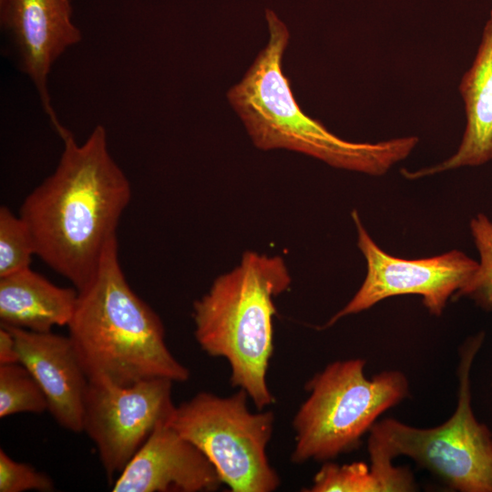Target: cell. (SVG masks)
I'll return each mask as SVG.
<instances>
[{
	"label": "cell",
	"mask_w": 492,
	"mask_h": 492,
	"mask_svg": "<svg viewBox=\"0 0 492 492\" xmlns=\"http://www.w3.org/2000/svg\"><path fill=\"white\" fill-rule=\"evenodd\" d=\"M55 171L25 199L20 216L38 256L77 292L94 278L104 250L116 236L130 183L112 158L102 125L78 144L67 129Z\"/></svg>",
	"instance_id": "1"
},
{
	"label": "cell",
	"mask_w": 492,
	"mask_h": 492,
	"mask_svg": "<svg viewBox=\"0 0 492 492\" xmlns=\"http://www.w3.org/2000/svg\"><path fill=\"white\" fill-rule=\"evenodd\" d=\"M67 328L88 381L129 385L190 378V370L167 346L161 320L126 280L117 237L104 250L92 281L78 292Z\"/></svg>",
	"instance_id": "2"
},
{
	"label": "cell",
	"mask_w": 492,
	"mask_h": 492,
	"mask_svg": "<svg viewBox=\"0 0 492 492\" xmlns=\"http://www.w3.org/2000/svg\"><path fill=\"white\" fill-rule=\"evenodd\" d=\"M269 40L242 79L227 97L242 120L253 144L261 149H285L318 159L328 165L373 176L385 174L405 159L418 144L415 136L379 142H353L332 133L298 105L282 71L290 33L266 9Z\"/></svg>",
	"instance_id": "3"
},
{
	"label": "cell",
	"mask_w": 492,
	"mask_h": 492,
	"mask_svg": "<svg viewBox=\"0 0 492 492\" xmlns=\"http://www.w3.org/2000/svg\"><path fill=\"white\" fill-rule=\"evenodd\" d=\"M292 279L283 259L255 251L213 282L193 303L197 343L207 354L225 358L230 382L262 410L275 402L267 383L273 352V298Z\"/></svg>",
	"instance_id": "4"
},
{
	"label": "cell",
	"mask_w": 492,
	"mask_h": 492,
	"mask_svg": "<svg viewBox=\"0 0 492 492\" xmlns=\"http://www.w3.org/2000/svg\"><path fill=\"white\" fill-rule=\"evenodd\" d=\"M364 367L361 358L335 361L308 381L309 395L292 420L293 463L326 462L355 450L379 415L408 395L402 372L367 378Z\"/></svg>",
	"instance_id": "5"
},
{
	"label": "cell",
	"mask_w": 492,
	"mask_h": 492,
	"mask_svg": "<svg viewBox=\"0 0 492 492\" xmlns=\"http://www.w3.org/2000/svg\"><path fill=\"white\" fill-rule=\"evenodd\" d=\"M482 333L460 348L457 405L445 423L418 428L394 418L376 422L368 443L393 459L406 456L460 492H492V435L471 407L470 370L483 343Z\"/></svg>",
	"instance_id": "6"
},
{
	"label": "cell",
	"mask_w": 492,
	"mask_h": 492,
	"mask_svg": "<svg viewBox=\"0 0 492 492\" xmlns=\"http://www.w3.org/2000/svg\"><path fill=\"white\" fill-rule=\"evenodd\" d=\"M248 399L242 389L226 397L200 392L175 406L168 422L207 456L231 491L272 492L281 484L267 456L275 416L251 412Z\"/></svg>",
	"instance_id": "7"
},
{
	"label": "cell",
	"mask_w": 492,
	"mask_h": 492,
	"mask_svg": "<svg viewBox=\"0 0 492 492\" xmlns=\"http://www.w3.org/2000/svg\"><path fill=\"white\" fill-rule=\"evenodd\" d=\"M173 383L165 378L129 385L88 381L82 432L94 443L110 480L122 472L155 426L169 419L176 406Z\"/></svg>",
	"instance_id": "8"
},
{
	"label": "cell",
	"mask_w": 492,
	"mask_h": 492,
	"mask_svg": "<svg viewBox=\"0 0 492 492\" xmlns=\"http://www.w3.org/2000/svg\"><path fill=\"white\" fill-rule=\"evenodd\" d=\"M357 231V246L367 266L366 276L353 298L326 323L359 313L389 297L416 294L434 315H441L447 301L466 283L478 261L463 251H451L422 259H403L383 251L363 225L357 210L352 211Z\"/></svg>",
	"instance_id": "9"
},
{
	"label": "cell",
	"mask_w": 492,
	"mask_h": 492,
	"mask_svg": "<svg viewBox=\"0 0 492 492\" xmlns=\"http://www.w3.org/2000/svg\"><path fill=\"white\" fill-rule=\"evenodd\" d=\"M0 20L11 31L21 68L36 87L43 109L58 134L65 128L51 104L48 76L56 59L82 38L72 22L70 1L10 0Z\"/></svg>",
	"instance_id": "10"
},
{
	"label": "cell",
	"mask_w": 492,
	"mask_h": 492,
	"mask_svg": "<svg viewBox=\"0 0 492 492\" xmlns=\"http://www.w3.org/2000/svg\"><path fill=\"white\" fill-rule=\"evenodd\" d=\"M222 481L207 456L159 422L118 475L114 492H211Z\"/></svg>",
	"instance_id": "11"
},
{
	"label": "cell",
	"mask_w": 492,
	"mask_h": 492,
	"mask_svg": "<svg viewBox=\"0 0 492 492\" xmlns=\"http://www.w3.org/2000/svg\"><path fill=\"white\" fill-rule=\"evenodd\" d=\"M5 327L15 339L19 362L33 375L45 395L47 411L63 428L81 433L88 378L69 337L51 331L34 332Z\"/></svg>",
	"instance_id": "12"
},
{
	"label": "cell",
	"mask_w": 492,
	"mask_h": 492,
	"mask_svg": "<svg viewBox=\"0 0 492 492\" xmlns=\"http://www.w3.org/2000/svg\"><path fill=\"white\" fill-rule=\"evenodd\" d=\"M459 92L464 101L466 127L456 151L446 160L415 171L402 169L417 179L462 167H477L492 160V9L471 67L463 75Z\"/></svg>",
	"instance_id": "13"
},
{
	"label": "cell",
	"mask_w": 492,
	"mask_h": 492,
	"mask_svg": "<svg viewBox=\"0 0 492 492\" xmlns=\"http://www.w3.org/2000/svg\"><path fill=\"white\" fill-rule=\"evenodd\" d=\"M77 296L75 287H59L31 268L1 277V325L34 332L67 326Z\"/></svg>",
	"instance_id": "14"
},
{
	"label": "cell",
	"mask_w": 492,
	"mask_h": 492,
	"mask_svg": "<svg viewBox=\"0 0 492 492\" xmlns=\"http://www.w3.org/2000/svg\"><path fill=\"white\" fill-rule=\"evenodd\" d=\"M370 465L364 462L337 465L330 461L315 474L309 492H409L416 490L407 467L393 465V458L368 443Z\"/></svg>",
	"instance_id": "15"
},
{
	"label": "cell",
	"mask_w": 492,
	"mask_h": 492,
	"mask_svg": "<svg viewBox=\"0 0 492 492\" xmlns=\"http://www.w3.org/2000/svg\"><path fill=\"white\" fill-rule=\"evenodd\" d=\"M46 410V396L29 371L21 363L0 364V417Z\"/></svg>",
	"instance_id": "16"
},
{
	"label": "cell",
	"mask_w": 492,
	"mask_h": 492,
	"mask_svg": "<svg viewBox=\"0 0 492 492\" xmlns=\"http://www.w3.org/2000/svg\"><path fill=\"white\" fill-rule=\"evenodd\" d=\"M470 231L479 253L477 270L454 298L466 297L492 311V220L478 213L470 220Z\"/></svg>",
	"instance_id": "17"
},
{
	"label": "cell",
	"mask_w": 492,
	"mask_h": 492,
	"mask_svg": "<svg viewBox=\"0 0 492 492\" xmlns=\"http://www.w3.org/2000/svg\"><path fill=\"white\" fill-rule=\"evenodd\" d=\"M36 255L32 233L22 217L0 208V278L30 268Z\"/></svg>",
	"instance_id": "18"
},
{
	"label": "cell",
	"mask_w": 492,
	"mask_h": 492,
	"mask_svg": "<svg viewBox=\"0 0 492 492\" xmlns=\"http://www.w3.org/2000/svg\"><path fill=\"white\" fill-rule=\"evenodd\" d=\"M54 489V482L46 474L28 464L15 461L0 450V492H49Z\"/></svg>",
	"instance_id": "19"
},
{
	"label": "cell",
	"mask_w": 492,
	"mask_h": 492,
	"mask_svg": "<svg viewBox=\"0 0 492 492\" xmlns=\"http://www.w3.org/2000/svg\"><path fill=\"white\" fill-rule=\"evenodd\" d=\"M19 362V354L15 339L11 331L1 325L0 327V364H16Z\"/></svg>",
	"instance_id": "20"
},
{
	"label": "cell",
	"mask_w": 492,
	"mask_h": 492,
	"mask_svg": "<svg viewBox=\"0 0 492 492\" xmlns=\"http://www.w3.org/2000/svg\"><path fill=\"white\" fill-rule=\"evenodd\" d=\"M10 0H0V15L3 14L9 5Z\"/></svg>",
	"instance_id": "21"
}]
</instances>
